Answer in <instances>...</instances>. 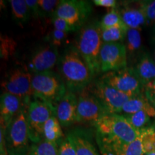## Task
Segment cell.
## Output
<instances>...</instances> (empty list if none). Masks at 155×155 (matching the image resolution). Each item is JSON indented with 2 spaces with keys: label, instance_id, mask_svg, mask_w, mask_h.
I'll return each instance as SVG.
<instances>
[{
  "label": "cell",
  "instance_id": "obj_1",
  "mask_svg": "<svg viewBox=\"0 0 155 155\" xmlns=\"http://www.w3.org/2000/svg\"><path fill=\"white\" fill-rule=\"evenodd\" d=\"M94 127L98 147L113 150L118 155L124 145L132 142L141 133L129 123L124 116L119 114H106Z\"/></svg>",
  "mask_w": 155,
  "mask_h": 155
},
{
  "label": "cell",
  "instance_id": "obj_2",
  "mask_svg": "<svg viewBox=\"0 0 155 155\" xmlns=\"http://www.w3.org/2000/svg\"><path fill=\"white\" fill-rule=\"evenodd\" d=\"M58 69L67 90L80 93L92 82L91 71L74 45H70L60 57Z\"/></svg>",
  "mask_w": 155,
  "mask_h": 155
},
{
  "label": "cell",
  "instance_id": "obj_3",
  "mask_svg": "<svg viewBox=\"0 0 155 155\" xmlns=\"http://www.w3.org/2000/svg\"><path fill=\"white\" fill-rule=\"evenodd\" d=\"M100 22H92L83 27L78 37L75 48L86 62L94 78L101 72L99 56L102 45Z\"/></svg>",
  "mask_w": 155,
  "mask_h": 155
},
{
  "label": "cell",
  "instance_id": "obj_4",
  "mask_svg": "<svg viewBox=\"0 0 155 155\" xmlns=\"http://www.w3.org/2000/svg\"><path fill=\"white\" fill-rule=\"evenodd\" d=\"M32 97L56 106L68 90L61 75L53 71L32 74Z\"/></svg>",
  "mask_w": 155,
  "mask_h": 155
},
{
  "label": "cell",
  "instance_id": "obj_5",
  "mask_svg": "<svg viewBox=\"0 0 155 155\" xmlns=\"http://www.w3.org/2000/svg\"><path fill=\"white\" fill-rule=\"evenodd\" d=\"M30 102L9 122L6 129V142L8 155H28L30 151L27 113Z\"/></svg>",
  "mask_w": 155,
  "mask_h": 155
},
{
  "label": "cell",
  "instance_id": "obj_6",
  "mask_svg": "<svg viewBox=\"0 0 155 155\" xmlns=\"http://www.w3.org/2000/svg\"><path fill=\"white\" fill-rule=\"evenodd\" d=\"M53 115H56L55 106L42 101L31 99L27 113V121L29 137L32 144L44 139V126Z\"/></svg>",
  "mask_w": 155,
  "mask_h": 155
},
{
  "label": "cell",
  "instance_id": "obj_7",
  "mask_svg": "<svg viewBox=\"0 0 155 155\" xmlns=\"http://www.w3.org/2000/svg\"><path fill=\"white\" fill-rule=\"evenodd\" d=\"M88 88L108 114H121L124 105L135 97L119 91L99 79L91 83Z\"/></svg>",
  "mask_w": 155,
  "mask_h": 155
},
{
  "label": "cell",
  "instance_id": "obj_8",
  "mask_svg": "<svg viewBox=\"0 0 155 155\" xmlns=\"http://www.w3.org/2000/svg\"><path fill=\"white\" fill-rule=\"evenodd\" d=\"M99 80L112 88L137 96L144 93V85L139 80L133 67H127L118 71L104 73Z\"/></svg>",
  "mask_w": 155,
  "mask_h": 155
},
{
  "label": "cell",
  "instance_id": "obj_9",
  "mask_svg": "<svg viewBox=\"0 0 155 155\" xmlns=\"http://www.w3.org/2000/svg\"><path fill=\"white\" fill-rule=\"evenodd\" d=\"M91 12V4L88 1L61 0L55 15L65 19L77 31L83 28Z\"/></svg>",
  "mask_w": 155,
  "mask_h": 155
},
{
  "label": "cell",
  "instance_id": "obj_10",
  "mask_svg": "<svg viewBox=\"0 0 155 155\" xmlns=\"http://www.w3.org/2000/svg\"><path fill=\"white\" fill-rule=\"evenodd\" d=\"M77 104V121L95 124L108 113L87 87L78 93Z\"/></svg>",
  "mask_w": 155,
  "mask_h": 155
},
{
  "label": "cell",
  "instance_id": "obj_11",
  "mask_svg": "<svg viewBox=\"0 0 155 155\" xmlns=\"http://www.w3.org/2000/svg\"><path fill=\"white\" fill-rule=\"evenodd\" d=\"M101 71H118L127 67V53L122 42H104L99 56Z\"/></svg>",
  "mask_w": 155,
  "mask_h": 155
},
{
  "label": "cell",
  "instance_id": "obj_12",
  "mask_svg": "<svg viewBox=\"0 0 155 155\" xmlns=\"http://www.w3.org/2000/svg\"><path fill=\"white\" fill-rule=\"evenodd\" d=\"M32 75L28 70L17 68L9 73L2 83L5 92L13 94L24 101L31 100L32 96Z\"/></svg>",
  "mask_w": 155,
  "mask_h": 155
},
{
  "label": "cell",
  "instance_id": "obj_13",
  "mask_svg": "<svg viewBox=\"0 0 155 155\" xmlns=\"http://www.w3.org/2000/svg\"><path fill=\"white\" fill-rule=\"evenodd\" d=\"M58 48L48 44L37 50L28 63V69L32 74L50 71L59 63Z\"/></svg>",
  "mask_w": 155,
  "mask_h": 155
},
{
  "label": "cell",
  "instance_id": "obj_14",
  "mask_svg": "<svg viewBox=\"0 0 155 155\" xmlns=\"http://www.w3.org/2000/svg\"><path fill=\"white\" fill-rule=\"evenodd\" d=\"M77 104L76 95L68 91L55 106L56 117L61 126L68 127L77 121Z\"/></svg>",
  "mask_w": 155,
  "mask_h": 155
},
{
  "label": "cell",
  "instance_id": "obj_15",
  "mask_svg": "<svg viewBox=\"0 0 155 155\" xmlns=\"http://www.w3.org/2000/svg\"><path fill=\"white\" fill-rule=\"evenodd\" d=\"M30 101H24L18 96L4 92L1 96L0 101L1 122L7 127L9 122L22 110L25 104Z\"/></svg>",
  "mask_w": 155,
  "mask_h": 155
},
{
  "label": "cell",
  "instance_id": "obj_16",
  "mask_svg": "<svg viewBox=\"0 0 155 155\" xmlns=\"http://www.w3.org/2000/svg\"><path fill=\"white\" fill-rule=\"evenodd\" d=\"M119 9L117 10L122 21L128 28L141 30L143 26L148 23L144 11L141 9L139 3L137 7L126 4Z\"/></svg>",
  "mask_w": 155,
  "mask_h": 155
},
{
  "label": "cell",
  "instance_id": "obj_17",
  "mask_svg": "<svg viewBox=\"0 0 155 155\" xmlns=\"http://www.w3.org/2000/svg\"><path fill=\"white\" fill-rule=\"evenodd\" d=\"M74 146L76 155H98L90 135L82 129H75L67 136Z\"/></svg>",
  "mask_w": 155,
  "mask_h": 155
},
{
  "label": "cell",
  "instance_id": "obj_18",
  "mask_svg": "<svg viewBox=\"0 0 155 155\" xmlns=\"http://www.w3.org/2000/svg\"><path fill=\"white\" fill-rule=\"evenodd\" d=\"M133 68L144 86L155 80V63L149 53L141 54Z\"/></svg>",
  "mask_w": 155,
  "mask_h": 155
},
{
  "label": "cell",
  "instance_id": "obj_19",
  "mask_svg": "<svg viewBox=\"0 0 155 155\" xmlns=\"http://www.w3.org/2000/svg\"><path fill=\"white\" fill-rule=\"evenodd\" d=\"M141 111H145L151 117L155 118V108L147 99L144 93L128 101L122 108L121 113L131 114Z\"/></svg>",
  "mask_w": 155,
  "mask_h": 155
},
{
  "label": "cell",
  "instance_id": "obj_20",
  "mask_svg": "<svg viewBox=\"0 0 155 155\" xmlns=\"http://www.w3.org/2000/svg\"><path fill=\"white\" fill-rule=\"evenodd\" d=\"M43 138L50 142L58 144L64 138L61 124L56 115H53L46 122L43 128Z\"/></svg>",
  "mask_w": 155,
  "mask_h": 155
},
{
  "label": "cell",
  "instance_id": "obj_21",
  "mask_svg": "<svg viewBox=\"0 0 155 155\" xmlns=\"http://www.w3.org/2000/svg\"><path fill=\"white\" fill-rule=\"evenodd\" d=\"M9 3L15 22L20 25L28 22L30 16V11L26 0H10Z\"/></svg>",
  "mask_w": 155,
  "mask_h": 155
},
{
  "label": "cell",
  "instance_id": "obj_22",
  "mask_svg": "<svg viewBox=\"0 0 155 155\" xmlns=\"http://www.w3.org/2000/svg\"><path fill=\"white\" fill-rule=\"evenodd\" d=\"M127 56H132L140 50L141 47V36L140 30L129 28L126 37V43Z\"/></svg>",
  "mask_w": 155,
  "mask_h": 155
},
{
  "label": "cell",
  "instance_id": "obj_23",
  "mask_svg": "<svg viewBox=\"0 0 155 155\" xmlns=\"http://www.w3.org/2000/svg\"><path fill=\"white\" fill-rule=\"evenodd\" d=\"M58 144L42 139L35 144H32L28 155H58Z\"/></svg>",
  "mask_w": 155,
  "mask_h": 155
},
{
  "label": "cell",
  "instance_id": "obj_24",
  "mask_svg": "<svg viewBox=\"0 0 155 155\" xmlns=\"http://www.w3.org/2000/svg\"><path fill=\"white\" fill-rule=\"evenodd\" d=\"M143 154L155 152V128L150 127L140 130Z\"/></svg>",
  "mask_w": 155,
  "mask_h": 155
},
{
  "label": "cell",
  "instance_id": "obj_25",
  "mask_svg": "<svg viewBox=\"0 0 155 155\" xmlns=\"http://www.w3.org/2000/svg\"><path fill=\"white\" fill-rule=\"evenodd\" d=\"M129 123L137 130H141L145 128L150 127L151 116L145 111H139L131 114H124L123 115Z\"/></svg>",
  "mask_w": 155,
  "mask_h": 155
},
{
  "label": "cell",
  "instance_id": "obj_26",
  "mask_svg": "<svg viewBox=\"0 0 155 155\" xmlns=\"http://www.w3.org/2000/svg\"><path fill=\"white\" fill-rule=\"evenodd\" d=\"M100 23L102 30L115 28V27L122 28L124 29H129L126 26L124 23L123 22L119 12H118V10L116 8L112 9L111 11L106 13L103 17Z\"/></svg>",
  "mask_w": 155,
  "mask_h": 155
},
{
  "label": "cell",
  "instance_id": "obj_27",
  "mask_svg": "<svg viewBox=\"0 0 155 155\" xmlns=\"http://www.w3.org/2000/svg\"><path fill=\"white\" fill-rule=\"evenodd\" d=\"M127 30L128 29L118 27L102 30V41L103 42H121L126 40Z\"/></svg>",
  "mask_w": 155,
  "mask_h": 155
},
{
  "label": "cell",
  "instance_id": "obj_28",
  "mask_svg": "<svg viewBox=\"0 0 155 155\" xmlns=\"http://www.w3.org/2000/svg\"><path fill=\"white\" fill-rule=\"evenodd\" d=\"M60 2L57 0H38L40 17H53Z\"/></svg>",
  "mask_w": 155,
  "mask_h": 155
},
{
  "label": "cell",
  "instance_id": "obj_29",
  "mask_svg": "<svg viewBox=\"0 0 155 155\" xmlns=\"http://www.w3.org/2000/svg\"><path fill=\"white\" fill-rule=\"evenodd\" d=\"M119 155H143L140 136L132 142L122 147Z\"/></svg>",
  "mask_w": 155,
  "mask_h": 155
},
{
  "label": "cell",
  "instance_id": "obj_30",
  "mask_svg": "<svg viewBox=\"0 0 155 155\" xmlns=\"http://www.w3.org/2000/svg\"><path fill=\"white\" fill-rule=\"evenodd\" d=\"M139 5L144 11L147 22L155 24V0L139 2Z\"/></svg>",
  "mask_w": 155,
  "mask_h": 155
},
{
  "label": "cell",
  "instance_id": "obj_31",
  "mask_svg": "<svg viewBox=\"0 0 155 155\" xmlns=\"http://www.w3.org/2000/svg\"><path fill=\"white\" fill-rule=\"evenodd\" d=\"M58 155H76L74 146L71 139L66 137L58 143Z\"/></svg>",
  "mask_w": 155,
  "mask_h": 155
},
{
  "label": "cell",
  "instance_id": "obj_32",
  "mask_svg": "<svg viewBox=\"0 0 155 155\" xmlns=\"http://www.w3.org/2000/svg\"><path fill=\"white\" fill-rule=\"evenodd\" d=\"M52 22H53L54 29L57 30L62 31V32H66V33L75 32V29L68 22H67L65 19L55 16V15H54L52 17Z\"/></svg>",
  "mask_w": 155,
  "mask_h": 155
},
{
  "label": "cell",
  "instance_id": "obj_33",
  "mask_svg": "<svg viewBox=\"0 0 155 155\" xmlns=\"http://www.w3.org/2000/svg\"><path fill=\"white\" fill-rule=\"evenodd\" d=\"M67 34L68 33H66V32L54 29L49 35V38L48 39V40L49 43L52 44L55 47H60L63 45L65 40L66 39Z\"/></svg>",
  "mask_w": 155,
  "mask_h": 155
},
{
  "label": "cell",
  "instance_id": "obj_34",
  "mask_svg": "<svg viewBox=\"0 0 155 155\" xmlns=\"http://www.w3.org/2000/svg\"><path fill=\"white\" fill-rule=\"evenodd\" d=\"M144 94L150 104L155 108V80L144 86Z\"/></svg>",
  "mask_w": 155,
  "mask_h": 155
},
{
  "label": "cell",
  "instance_id": "obj_35",
  "mask_svg": "<svg viewBox=\"0 0 155 155\" xmlns=\"http://www.w3.org/2000/svg\"><path fill=\"white\" fill-rule=\"evenodd\" d=\"M6 129H7V126L1 122V130H0V154L1 155H8L5 137Z\"/></svg>",
  "mask_w": 155,
  "mask_h": 155
},
{
  "label": "cell",
  "instance_id": "obj_36",
  "mask_svg": "<svg viewBox=\"0 0 155 155\" xmlns=\"http://www.w3.org/2000/svg\"><path fill=\"white\" fill-rule=\"evenodd\" d=\"M27 5H28L29 9H30V14H32L34 17H40V12H39L38 7V0H26Z\"/></svg>",
  "mask_w": 155,
  "mask_h": 155
},
{
  "label": "cell",
  "instance_id": "obj_37",
  "mask_svg": "<svg viewBox=\"0 0 155 155\" xmlns=\"http://www.w3.org/2000/svg\"><path fill=\"white\" fill-rule=\"evenodd\" d=\"M93 2L97 6L111 9H115L116 5H117L115 0H94L93 1Z\"/></svg>",
  "mask_w": 155,
  "mask_h": 155
},
{
  "label": "cell",
  "instance_id": "obj_38",
  "mask_svg": "<svg viewBox=\"0 0 155 155\" xmlns=\"http://www.w3.org/2000/svg\"><path fill=\"white\" fill-rule=\"evenodd\" d=\"M147 155H155V152L150 153V154H147Z\"/></svg>",
  "mask_w": 155,
  "mask_h": 155
},
{
  "label": "cell",
  "instance_id": "obj_39",
  "mask_svg": "<svg viewBox=\"0 0 155 155\" xmlns=\"http://www.w3.org/2000/svg\"><path fill=\"white\" fill-rule=\"evenodd\" d=\"M154 61L155 63V50H154Z\"/></svg>",
  "mask_w": 155,
  "mask_h": 155
},
{
  "label": "cell",
  "instance_id": "obj_40",
  "mask_svg": "<svg viewBox=\"0 0 155 155\" xmlns=\"http://www.w3.org/2000/svg\"><path fill=\"white\" fill-rule=\"evenodd\" d=\"M154 35H155V29H154ZM154 39H155V37H154Z\"/></svg>",
  "mask_w": 155,
  "mask_h": 155
},
{
  "label": "cell",
  "instance_id": "obj_41",
  "mask_svg": "<svg viewBox=\"0 0 155 155\" xmlns=\"http://www.w3.org/2000/svg\"><path fill=\"white\" fill-rule=\"evenodd\" d=\"M154 128H155V127H154Z\"/></svg>",
  "mask_w": 155,
  "mask_h": 155
}]
</instances>
